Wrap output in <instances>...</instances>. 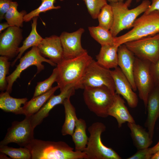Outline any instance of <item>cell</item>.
I'll use <instances>...</instances> for the list:
<instances>
[{"label":"cell","instance_id":"cell-1","mask_svg":"<svg viewBox=\"0 0 159 159\" xmlns=\"http://www.w3.org/2000/svg\"><path fill=\"white\" fill-rule=\"evenodd\" d=\"M24 147L28 148L32 159H86L83 152L74 151L64 142L45 141L33 139Z\"/></svg>","mask_w":159,"mask_h":159},{"label":"cell","instance_id":"cell-2","mask_svg":"<svg viewBox=\"0 0 159 159\" xmlns=\"http://www.w3.org/2000/svg\"><path fill=\"white\" fill-rule=\"evenodd\" d=\"M93 59L87 52L74 58L63 59L57 64L56 82L60 91L69 85L74 86L75 90L80 89L85 71Z\"/></svg>","mask_w":159,"mask_h":159},{"label":"cell","instance_id":"cell-3","mask_svg":"<svg viewBox=\"0 0 159 159\" xmlns=\"http://www.w3.org/2000/svg\"><path fill=\"white\" fill-rule=\"evenodd\" d=\"M159 33V11L144 14L135 21L132 29L115 37L114 44L118 46L140 38Z\"/></svg>","mask_w":159,"mask_h":159},{"label":"cell","instance_id":"cell-4","mask_svg":"<svg viewBox=\"0 0 159 159\" xmlns=\"http://www.w3.org/2000/svg\"><path fill=\"white\" fill-rule=\"evenodd\" d=\"M114 15L112 25L110 30L112 36L115 37L123 30L132 28L138 17L144 13L149 7L151 2L144 0L137 7L131 9L123 2L110 3Z\"/></svg>","mask_w":159,"mask_h":159},{"label":"cell","instance_id":"cell-5","mask_svg":"<svg viewBox=\"0 0 159 159\" xmlns=\"http://www.w3.org/2000/svg\"><path fill=\"white\" fill-rule=\"evenodd\" d=\"M84 90V100L90 110L98 117H107L108 110L115 99V92L105 86L86 87Z\"/></svg>","mask_w":159,"mask_h":159},{"label":"cell","instance_id":"cell-6","mask_svg":"<svg viewBox=\"0 0 159 159\" xmlns=\"http://www.w3.org/2000/svg\"><path fill=\"white\" fill-rule=\"evenodd\" d=\"M106 129L105 125L100 122H94L88 127L90 135L83 151L86 155V159H122L114 150L102 143L101 135Z\"/></svg>","mask_w":159,"mask_h":159},{"label":"cell","instance_id":"cell-7","mask_svg":"<svg viewBox=\"0 0 159 159\" xmlns=\"http://www.w3.org/2000/svg\"><path fill=\"white\" fill-rule=\"evenodd\" d=\"M151 63L136 57L133 69L134 81L139 97L144 103L146 113L149 95L156 85L151 72Z\"/></svg>","mask_w":159,"mask_h":159},{"label":"cell","instance_id":"cell-8","mask_svg":"<svg viewBox=\"0 0 159 159\" xmlns=\"http://www.w3.org/2000/svg\"><path fill=\"white\" fill-rule=\"evenodd\" d=\"M43 62H46L53 66H56L57 65L49 59L42 56L37 46L32 47L30 50L20 59L19 63L14 70L6 77L8 85L6 91L11 93L14 82L17 78L20 77L21 72L30 66L34 65L37 67V71L34 76L35 77L44 69V66L42 64Z\"/></svg>","mask_w":159,"mask_h":159},{"label":"cell","instance_id":"cell-9","mask_svg":"<svg viewBox=\"0 0 159 159\" xmlns=\"http://www.w3.org/2000/svg\"><path fill=\"white\" fill-rule=\"evenodd\" d=\"M124 44L136 57L140 59L154 63L159 58V33Z\"/></svg>","mask_w":159,"mask_h":159},{"label":"cell","instance_id":"cell-10","mask_svg":"<svg viewBox=\"0 0 159 159\" xmlns=\"http://www.w3.org/2000/svg\"><path fill=\"white\" fill-rule=\"evenodd\" d=\"M102 86H106L115 92L110 70L101 66L93 59L85 71L80 89Z\"/></svg>","mask_w":159,"mask_h":159},{"label":"cell","instance_id":"cell-11","mask_svg":"<svg viewBox=\"0 0 159 159\" xmlns=\"http://www.w3.org/2000/svg\"><path fill=\"white\" fill-rule=\"evenodd\" d=\"M34 128L32 126L30 117L25 116L22 121H14L7 130L0 146L7 145L9 143H16L21 147H25L34 138Z\"/></svg>","mask_w":159,"mask_h":159},{"label":"cell","instance_id":"cell-12","mask_svg":"<svg viewBox=\"0 0 159 159\" xmlns=\"http://www.w3.org/2000/svg\"><path fill=\"white\" fill-rule=\"evenodd\" d=\"M23 38L22 30L20 27L12 26L7 28L0 34V55L9 59L17 56Z\"/></svg>","mask_w":159,"mask_h":159},{"label":"cell","instance_id":"cell-13","mask_svg":"<svg viewBox=\"0 0 159 159\" xmlns=\"http://www.w3.org/2000/svg\"><path fill=\"white\" fill-rule=\"evenodd\" d=\"M84 32L85 29L80 28L72 32H62L59 37L63 49V59L74 58L87 52L81 44L82 36Z\"/></svg>","mask_w":159,"mask_h":159},{"label":"cell","instance_id":"cell-14","mask_svg":"<svg viewBox=\"0 0 159 159\" xmlns=\"http://www.w3.org/2000/svg\"><path fill=\"white\" fill-rule=\"evenodd\" d=\"M75 89L74 86L69 85L60 91L57 95H53L36 113L30 117L31 122L34 128L40 124L44 119L47 117L50 111L55 106L63 104L65 100L74 95Z\"/></svg>","mask_w":159,"mask_h":159},{"label":"cell","instance_id":"cell-15","mask_svg":"<svg viewBox=\"0 0 159 159\" xmlns=\"http://www.w3.org/2000/svg\"><path fill=\"white\" fill-rule=\"evenodd\" d=\"M116 94L121 95L131 108L136 107L138 103L137 95L133 90L130 82L119 67L110 70Z\"/></svg>","mask_w":159,"mask_h":159},{"label":"cell","instance_id":"cell-16","mask_svg":"<svg viewBox=\"0 0 159 159\" xmlns=\"http://www.w3.org/2000/svg\"><path fill=\"white\" fill-rule=\"evenodd\" d=\"M41 55L57 64L63 59V49L59 37L52 35L43 38L37 47Z\"/></svg>","mask_w":159,"mask_h":159},{"label":"cell","instance_id":"cell-17","mask_svg":"<svg viewBox=\"0 0 159 159\" xmlns=\"http://www.w3.org/2000/svg\"><path fill=\"white\" fill-rule=\"evenodd\" d=\"M118 65L128 80L133 90H137L133 77V69L136 57L125 44L120 46L117 50Z\"/></svg>","mask_w":159,"mask_h":159},{"label":"cell","instance_id":"cell-18","mask_svg":"<svg viewBox=\"0 0 159 159\" xmlns=\"http://www.w3.org/2000/svg\"><path fill=\"white\" fill-rule=\"evenodd\" d=\"M147 117L145 126L153 139L156 122L159 117V83L156 84L150 93L147 101Z\"/></svg>","mask_w":159,"mask_h":159},{"label":"cell","instance_id":"cell-19","mask_svg":"<svg viewBox=\"0 0 159 159\" xmlns=\"http://www.w3.org/2000/svg\"><path fill=\"white\" fill-rule=\"evenodd\" d=\"M125 103V101L120 95L116 94L115 100L108 111L109 116L116 119L119 128L126 122H135Z\"/></svg>","mask_w":159,"mask_h":159},{"label":"cell","instance_id":"cell-20","mask_svg":"<svg viewBox=\"0 0 159 159\" xmlns=\"http://www.w3.org/2000/svg\"><path fill=\"white\" fill-rule=\"evenodd\" d=\"M119 46L115 44L101 46L96 56L97 62L102 67L110 69L118 67L117 50Z\"/></svg>","mask_w":159,"mask_h":159},{"label":"cell","instance_id":"cell-21","mask_svg":"<svg viewBox=\"0 0 159 159\" xmlns=\"http://www.w3.org/2000/svg\"><path fill=\"white\" fill-rule=\"evenodd\" d=\"M58 89L57 86L52 87L47 92L27 101L22 107L23 114L31 117L37 113Z\"/></svg>","mask_w":159,"mask_h":159},{"label":"cell","instance_id":"cell-22","mask_svg":"<svg viewBox=\"0 0 159 159\" xmlns=\"http://www.w3.org/2000/svg\"><path fill=\"white\" fill-rule=\"evenodd\" d=\"M9 92H1L0 94V108L4 111L16 115L23 114V107L27 101V98H17L11 97Z\"/></svg>","mask_w":159,"mask_h":159},{"label":"cell","instance_id":"cell-23","mask_svg":"<svg viewBox=\"0 0 159 159\" xmlns=\"http://www.w3.org/2000/svg\"><path fill=\"white\" fill-rule=\"evenodd\" d=\"M127 126L131 131L134 144L138 150L148 148L153 141L148 132L135 122H127Z\"/></svg>","mask_w":159,"mask_h":159},{"label":"cell","instance_id":"cell-24","mask_svg":"<svg viewBox=\"0 0 159 159\" xmlns=\"http://www.w3.org/2000/svg\"><path fill=\"white\" fill-rule=\"evenodd\" d=\"M70 98L66 99L63 104L65 115L64 121L61 130L63 135H72L77 119L75 108L71 103Z\"/></svg>","mask_w":159,"mask_h":159},{"label":"cell","instance_id":"cell-25","mask_svg":"<svg viewBox=\"0 0 159 159\" xmlns=\"http://www.w3.org/2000/svg\"><path fill=\"white\" fill-rule=\"evenodd\" d=\"M38 18V16L32 18L31 32L28 37L23 41L22 46L19 47V53L11 63V66H14L18 59L21 57L22 54L26 50L31 47H37L43 39V38L38 33L37 30Z\"/></svg>","mask_w":159,"mask_h":159},{"label":"cell","instance_id":"cell-26","mask_svg":"<svg viewBox=\"0 0 159 159\" xmlns=\"http://www.w3.org/2000/svg\"><path fill=\"white\" fill-rule=\"evenodd\" d=\"M87 125L83 119L77 118L72 137L75 150L83 152L86 148L88 139L86 132Z\"/></svg>","mask_w":159,"mask_h":159},{"label":"cell","instance_id":"cell-27","mask_svg":"<svg viewBox=\"0 0 159 159\" xmlns=\"http://www.w3.org/2000/svg\"><path fill=\"white\" fill-rule=\"evenodd\" d=\"M88 29L91 36L101 46L114 44L115 37L110 30L99 26H89Z\"/></svg>","mask_w":159,"mask_h":159},{"label":"cell","instance_id":"cell-28","mask_svg":"<svg viewBox=\"0 0 159 159\" xmlns=\"http://www.w3.org/2000/svg\"><path fill=\"white\" fill-rule=\"evenodd\" d=\"M18 5L16 1H12L9 9L5 14L4 19L10 25L20 28L23 26L24 17L27 13L24 10L19 12L17 10Z\"/></svg>","mask_w":159,"mask_h":159},{"label":"cell","instance_id":"cell-29","mask_svg":"<svg viewBox=\"0 0 159 159\" xmlns=\"http://www.w3.org/2000/svg\"><path fill=\"white\" fill-rule=\"evenodd\" d=\"M0 152L13 159H31L32 155L29 150L24 147L18 148L8 146L7 145L0 146Z\"/></svg>","mask_w":159,"mask_h":159},{"label":"cell","instance_id":"cell-30","mask_svg":"<svg viewBox=\"0 0 159 159\" xmlns=\"http://www.w3.org/2000/svg\"><path fill=\"white\" fill-rule=\"evenodd\" d=\"M97 19L99 26L110 30L113 22L114 15L112 8L111 5L107 4L101 9Z\"/></svg>","mask_w":159,"mask_h":159},{"label":"cell","instance_id":"cell-31","mask_svg":"<svg viewBox=\"0 0 159 159\" xmlns=\"http://www.w3.org/2000/svg\"><path fill=\"white\" fill-rule=\"evenodd\" d=\"M41 3L39 6L35 9L27 14L24 17V21H29L33 18L38 16L40 13L52 9H57L60 8L59 6H55L54 4L56 0H41ZM61 1L63 0H60Z\"/></svg>","mask_w":159,"mask_h":159},{"label":"cell","instance_id":"cell-32","mask_svg":"<svg viewBox=\"0 0 159 159\" xmlns=\"http://www.w3.org/2000/svg\"><path fill=\"white\" fill-rule=\"evenodd\" d=\"M57 76L58 71L56 67L54 69L52 74L49 78L37 83L33 97L43 94L52 89L53 84L57 82Z\"/></svg>","mask_w":159,"mask_h":159},{"label":"cell","instance_id":"cell-33","mask_svg":"<svg viewBox=\"0 0 159 159\" xmlns=\"http://www.w3.org/2000/svg\"><path fill=\"white\" fill-rule=\"evenodd\" d=\"M9 59L5 56L0 57V90L1 92L6 90L7 87L6 76L9 74V69L11 65Z\"/></svg>","mask_w":159,"mask_h":159},{"label":"cell","instance_id":"cell-34","mask_svg":"<svg viewBox=\"0 0 159 159\" xmlns=\"http://www.w3.org/2000/svg\"><path fill=\"white\" fill-rule=\"evenodd\" d=\"M83 0L86 5L89 14L94 19H97L101 9L107 4L106 0Z\"/></svg>","mask_w":159,"mask_h":159},{"label":"cell","instance_id":"cell-35","mask_svg":"<svg viewBox=\"0 0 159 159\" xmlns=\"http://www.w3.org/2000/svg\"><path fill=\"white\" fill-rule=\"evenodd\" d=\"M149 153V148L138 150L133 155L127 159H150L152 156Z\"/></svg>","mask_w":159,"mask_h":159},{"label":"cell","instance_id":"cell-36","mask_svg":"<svg viewBox=\"0 0 159 159\" xmlns=\"http://www.w3.org/2000/svg\"><path fill=\"white\" fill-rule=\"evenodd\" d=\"M12 0H0V20L4 19L5 15L10 8Z\"/></svg>","mask_w":159,"mask_h":159},{"label":"cell","instance_id":"cell-37","mask_svg":"<svg viewBox=\"0 0 159 159\" xmlns=\"http://www.w3.org/2000/svg\"><path fill=\"white\" fill-rule=\"evenodd\" d=\"M151 72L155 84L159 83V58L154 63H151Z\"/></svg>","mask_w":159,"mask_h":159},{"label":"cell","instance_id":"cell-38","mask_svg":"<svg viewBox=\"0 0 159 159\" xmlns=\"http://www.w3.org/2000/svg\"><path fill=\"white\" fill-rule=\"evenodd\" d=\"M151 0V2L149 7L144 13V14H147L155 10L159 11V0Z\"/></svg>","mask_w":159,"mask_h":159},{"label":"cell","instance_id":"cell-39","mask_svg":"<svg viewBox=\"0 0 159 159\" xmlns=\"http://www.w3.org/2000/svg\"><path fill=\"white\" fill-rule=\"evenodd\" d=\"M159 150V141L158 143L153 147L149 148L150 153L152 155Z\"/></svg>","mask_w":159,"mask_h":159},{"label":"cell","instance_id":"cell-40","mask_svg":"<svg viewBox=\"0 0 159 159\" xmlns=\"http://www.w3.org/2000/svg\"><path fill=\"white\" fill-rule=\"evenodd\" d=\"M12 26L9 25L7 22L0 24V33H1L2 31L9 27Z\"/></svg>","mask_w":159,"mask_h":159},{"label":"cell","instance_id":"cell-41","mask_svg":"<svg viewBox=\"0 0 159 159\" xmlns=\"http://www.w3.org/2000/svg\"><path fill=\"white\" fill-rule=\"evenodd\" d=\"M151 159H159V150L152 155Z\"/></svg>","mask_w":159,"mask_h":159},{"label":"cell","instance_id":"cell-42","mask_svg":"<svg viewBox=\"0 0 159 159\" xmlns=\"http://www.w3.org/2000/svg\"><path fill=\"white\" fill-rule=\"evenodd\" d=\"M132 0H127L125 3L128 7L130 6L131 4ZM137 2H139L141 0H135Z\"/></svg>","mask_w":159,"mask_h":159},{"label":"cell","instance_id":"cell-43","mask_svg":"<svg viewBox=\"0 0 159 159\" xmlns=\"http://www.w3.org/2000/svg\"><path fill=\"white\" fill-rule=\"evenodd\" d=\"M110 3L123 2L124 0H106Z\"/></svg>","mask_w":159,"mask_h":159},{"label":"cell","instance_id":"cell-44","mask_svg":"<svg viewBox=\"0 0 159 159\" xmlns=\"http://www.w3.org/2000/svg\"></svg>","mask_w":159,"mask_h":159}]
</instances>
